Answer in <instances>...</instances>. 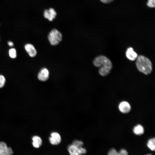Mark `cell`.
Segmentation results:
<instances>
[{"label":"cell","mask_w":155,"mask_h":155,"mask_svg":"<svg viewBox=\"0 0 155 155\" xmlns=\"http://www.w3.org/2000/svg\"><path fill=\"white\" fill-rule=\"evenodd\" d=\"M93 63L95 67H99V73L103 76H106L110 73L113 67L110 60L102 55L96 57L93 61Z\"/></svg>","instance_id":"cell-1"},{"label":"cell","mask_w":155,"mask_h":155,"mask_svg":"<svg viewBox=\"0 0 155 155\" xmlns=\"http://www.w3.org/2000/svg\"><path fill=\"white\" fill-rule=\"evenodd\" d=\"M136 65L138 70L145 75L150 74L152 71L151 62L148 58L143 55L137 56Z\"/></svg>","instance_id":"cell-2"},{"label":"cell","mask_w":155,"mask_h":155,"mask_svg":"<svg viewBox=\"0 0 155 155\" xmlns=\"http://www.w3.org/2000/svg\"><path fill=\"white\" fill-rule=\"evenodd\" d=\"M48 38L51 45L55 46L58 44L61 41L62 35L58 30L53 29L49 32Z\"/></svg>","instance_id":"cell-3"},{"label":"cell","mask_w":155,"mask_h":155,"mask_svg":"<svg viewBox=\"0 0 155 155\" xmlns=\"http://www.w3.org/2000/svg\"><path fill=\"white\" fill-rule=\"evenodd\" d=\"M67 150L70 155H82L87 152L85 148L82 147L78 148L72 144L68 146Z\"/></svg>","instance_id":"cell-4"},{"label":"cell","mask_w":155,"mask_h":155,"mask_svg":"<svg viewBox=\"0 0 155 155\" xmlns=\"http://www.w3.org/2000/svg\"><path fill=\"white\" fill-rule=\"evenodd\" d=\"M50 143L53 145H56L59 144L61 142V137L60 135L56 132H53L51 134L49 138Z\"/></svg>","instance_id":"cell-5"},{"label":"cell","mask_w":155,"mask_h":155,"mask_svg":"<svg viewBox=\"0 0 155 155\" xmlns=\"http://www.w3.org/2000/svg\"><path fill=\"white\" fill-rule=\"evenodd\" d=\"M119 109L121 113L127 114L129 113L131 109L130 104L127 101H123L119 105Z\"/></svg>","instance_id":"cell-6"},{"label":"cell","mask_w":155,"mask_h":155,"mask_svg":"<svg viewBox=\"0 0 155 155\" xmlns=\"http://www.w3.org/2000/svg\"><path fill=\"white\" fill-rule=\"evenodd\" d=\"M13 151L9 147H7L5 143L0 142V155H11Z\"/></svg>","instance_id":"cell-7"},{"label":"cell","mask_w":155,"mask_h":155,"mask_svg":"<svg viewBox=\"0 0 155 155\" xmlns=\"http://www.w3.org/2000/svg\"><path fill=\"white\" fill-rule=\"evenodd\" d=\"M49 73L48 70L46 68H42L38 75V80L44 82L47 80L49 78Z\"/></svg>","instance_id":"cell-8"},{"label":"cell","mask_w":155,"mask_h":155,"mask_svg":"<svg viewBox=\"0 0 155 155\" xmlns=\"http://www.w3.org/2000/svg\"><path fill=\"white\" fill-rule=\"evenodd\" d=\"M57 13L55 9L50 8L49 9H45L44 12V16L49 21H52L56 17Z\"/></svg>","instance_id":"cell-9"},{"label":"cell","mask_w":155,"mask_h":155,"mask_svg":"<svg viewBox=\"0 0 155 155\" xmlns=\"http://www.w3.org/2000/svg\"><path fill=\"white\" fill-rule=\"evenodd\" d=\"M24 49L29 56L32 57H35L37 54V51L35 47L32 44L27 43L24 46Z\"/></svg>","instance_id":"cell-10"},{"label":"cell","mask_w":155,"mask_h":155,"mask_svg":"<svg viewBox=\"0 0 155 155\" xmlns=\"http://www.w3.org/2000/svg\"><path fill=\"white\" fill-rule=\"evenodd\" d=\"M127 58L129 60L133 61L136 60L137 57V55L132 47L128 48L126 52Z\"/></svg>","instance_id":"cell-11"},{"label":"cell","mask_w":155,"mask_h":155,"mask_svg":"<svg viewBox=\"0 0 155 155\" xmlns=\"http://www.w3.org/2000/svg\"><path fill=\"white\" fill-rule=\"evenodd\" d=\"M32 145L33 146L36 148L40 147L42 144V141L41 138L38 136L35 135L32 138Z\"/></svg>","instance_id":"cell-12"},{"label":"cell","mask_w":155,"mask_h":155,"mask_svg":"<svg viewBox=\"0 0 155 155\" xmlns=\"http://www.w3.org/2000/svg\"><path fill=\"white\" fill-rule=\"evenodd\" d=\"M133 131L135 135H140L144 133V130L143 126L140 124H138L135 126L133 129Z\"/></svg>","instance_id":"cell-13"},{"label":"cell","mask_w":155,"mask_h":155,"mask_svg":"<svg viewBox=\"0 0 155 155\" xmlns=\"http://www.w3.org/2000/svg\"><path fill=\"white\" fill-rule=\"evenodd\" d=\"M108 155H128V154L125 149H122L118 152L115 149H112L109 151Z\"/></svg>","instance_id":"cell-14"},{"label":"cell","mask_w":155,"mask_h":155,"mask_svg":"<svg viewBox=\"0 0 155 155\" xmlns=\"http://www.w3.org/2000/svg\"><path fill=\"white\" fill-rule=\"evenodd\" d=\"M148 147L152 151H154L155 149V138L150 139L147 143Z\"/></svg>","instance_id":"cell-15"},{"label":"cell","mask_w":155,"mask_h":155,"mask_svg":"<svg viewBox=\"0 0 155 155\" xmlns=\"http://www.w3.org/2000/svg\"><path fill=\"white\" fill-rule=\"evenodd\" d=\"M9 54L10 58L15 59L17 57V52L16 49L14 48H11L9 51Z\"/></svg>","instance_id":"cell-16"},{"label":"cell","mask_w":155,"mask_h":155,"mask_svg":"<svg viewBox=\"0 0 155 155\" xmlns=\"http://www.w3.org/2000/svg\"><path fill=\"white\" fill-rule=\"evenodd\" d=\"M72 144L76 147L80 148L82 147L84 144V143L83 142L81 141L75 140L73 142Z\"/></svg>","instance_id":"cell-17"},{"label":"cell","mask_w":155,"mask_h":155,"mask_svg":"<svg viewBox=\"0 0 155 155\" xmlns=\"http://www.w3.org/2000/svg\"><path fill=\"white\" fill-rule=\"evenodd\" d=\"M5 82L6 79L5 77L3 75H0V88L4 87Z\"/></svg>","instance_id":"cell-18"},{"label":"cell","mask_w":155,"mask_h":155,"mask_svg":"<svg viewBox=\"0 0 155 155\" xmlns=\"http://www.w3.org/2000/svg\"><path fill=\"white\" fill-rule=\"evenodd\" d=\"M147 5L149 7H154L155 6V0H148Z\"/></svg>","instance_id":"cell-19"},{"label":"cell","mask_w":155,"mask_h":155,"mask_svg":"<svg viewBox=\"0 0 155 155\" xmlns=\"http://www.w3.org/2000/svg\"><path fill=\"white\" fill-rule=\"evenodd\" d=\"M101 1L104 3H108L112 2L113 0H100Z\"/></svg>","instance_id":"cell-20"},{"label":"cell","mask_w":155,"mask_h":155,"mask_svg":"<svg viewBox=\"0 0 155 155\" xmlns=\"http://www.w3.org/2000/svg\"><path fill=\"white\" fill-rule=\"evenodd\" d=\"M8 45L10 47H12L14 45L13 42L11 41H8L7 42Z\"/></svg>","instance_id":"cell-21"},{"label":"cell","mask_w":155,"mask_h":155,"mask_svg":"<svg viewBox=\"0 0 155 155\" xmlns=\"http://www.w3.org/2000/svg\"><path fill=\"white\" fill-rule=\"evenodd\" d=\"M152 155L150 154H148V155Z\"/></svg>","instance_id":"cell-22"}]
</instances>
